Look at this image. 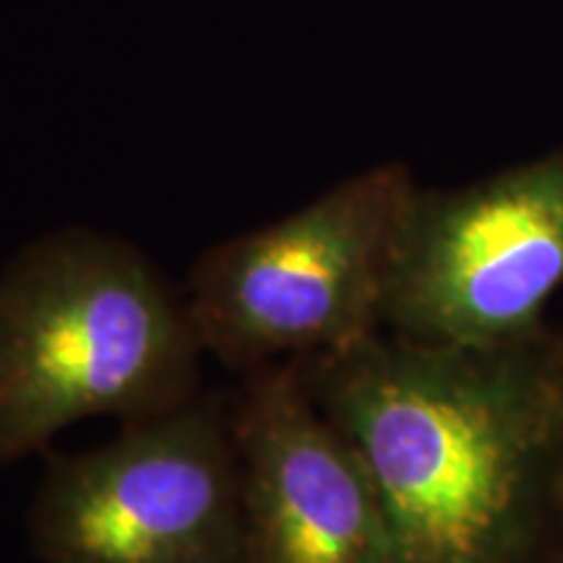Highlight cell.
Wrapping results in <instances>:
<instances>
[{
	"label": "cell",
	"instance_id": "obj_6",
	"mask_svg": "<svg viewBox=\"0 0 563 563\" xmlns=\"http://www.w3.org/2000/svg\"><path fill=\"white\" fill-rule=\"evenodd\" d=\"M230 407L241 467L235 563H391L371 477L298 365L245 373Z\"/></svg>",
	"mask_w": 563,
	"mask_h": 563
},
{
	"label": "cell",
	"instance_id": "obj_5",
	"mask_svg": "<svg viewBox=\"0 0 563 563\" xmlns=\"http://www.w3.org/2000/svg\"><path fill=\"white\" fill-rule=\"evenodd\" d=\"M563 287V150L452 191L415 186L399 224L384 332L488 347L543 329Z\"/></svg>",
	"mask_w": 563,
	"mask_h": 563
},
{
	"label": "cell",
	"instance_id": "obj_1",
	"mask_svg": "<svg viewBox=\"0 0 563 563\" xmlns=\"http://www.w3.org/2000/svg\"><path fill=\"white\" fill-rule=\"evenodd\" d=\"M368 473L391 563H538L563 522V340L378 332L298 365Z\"/></svg>",
	"mask_w": 563,
	"mask_h": 563
},
{
	"label": "cell",
	"instance_id": "obj_3",
	"mask_svg": "<svg viewBox=\"0 0 563 563\" xmlns=\"http://www.w3.org/2000/svg\"><path fill=\"white\" fill-rule=\"evenodd\" d=\"M412 191L407 167H371L282 220L203 251L183 295L207 357L245 376L384 332L386 285Z\"/></svg>",
	"mask_w": 563,
	"mask_h": 563
},
{
	"label": "cell",
	"instance_id": "obj_4",
	"mask_svg": "<svg viewBox=\"0 0 563 563\" xmlns=\"http://www.w3.org/2000/svg\"><path fill=\"white\" fill-rule=\"evenodd\" d=\"M42 563H235L241 467L232 407L201 397L123 422L47 464L30 506Z\"/></svg>",
	"mask_w": 563,
	"mask_h": 563
},
{
	"label": "cell",
	"instance_id": "obj_2",
	"mask_svg": "<svg viewBox=\"0 0 563 563\" xmlns=\"http://www.w3.org/2000/svg\"><path fill=\"white\" fill-rule=\"evenodd\" d=\"M207 352L186 295L139 245L63 228L0 272V467L91 418L194 399Z\"/></svg>",
	"mask_w": 563,
	"mask_h": 563
}]
</instances>
